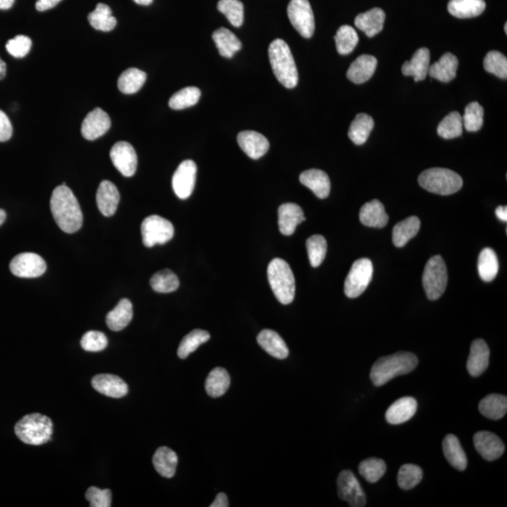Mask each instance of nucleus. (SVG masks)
Returning <instances> with one entry per match:
<instances>
[{
    "label": "nucleus",
    "mask_w": 507,
    "mask_h": 507,
    "mask_svg": "<svg viewBox=\"0 0 507 507\" xmlns=\"http://www.w3.org/2000/svg\"><path fill=\"white\" fill-rule=\"evenodd\" d=\"M437 132L445 139L459 138L463 132L462 116L459 112H451L440 121Z\"/></svg>",
    "instance_id": "46"
},
{
    "label": "nucleus",
    "mask_w": 507,
    "mask_h": 507,
    "mask_svg": "<svg viewBox=\"0 0 507 507\" xmlns=\"http://www.w3.org/2000/svg\"><path fill=\"white\" fill-rule=\"evenodd\" d=\"M133 304L128 299H123L106 316V324L114 332L121 331L129 325L133 318Z\"/></svg>",
    "instance_id": "31"
},
{
    "label": "nucleus",
    "mask_w": 507,
    "mask_h": 507,
    "mask_svg": "<svg viewBox=\"0 0 507 507\" xmlns=\"http://www.w3.org/2000/svg\"><path fill=\"white\" fill-rule=\"evenodd\" d=\"M213 39L219 54L228 59L233 57L242 48L240 40L228 28H221L214 31Z\"/></svg>",
    "instance_id": "35"
},
{
    "label": "nucleus",
    "mask_w": 507,
    "mask_h": 507,
    "mask_svg": "<svg viewBox=\"0 0 507 507\" xmlns=\"http://www.w3.org/2000/svg\"><path fill=\"white\" fill-rule=\"evenodd\" d=\"M483 107L477 101H473L466 106L464 116L462 117L463 127L468 132L479 131L483 126Z\"/></svg>",
    "instance_id": "50"
},
{
    "label": "nucleus",
    "mask_w": 507,
    "mask_h": 507,
    "mask_svg": "<svg viewBox=\"0 0 507 507\" xmlns=\"http://www.w3.org/2000/svg\"><path fill=\"white\" fill-rule=\"evenodd\" d=\"M268 53L277 79L286 89L295 88L299 74L288 43L284 40H274L269 46Z\"/></svg>",
    "instance_id": "3"
},
{
    "label": "nucleus",
    "mask_w": 507,
    "mask_h": 507,
    "mask_svg": "<svg viewBox=\"0 0 507 507\" xmlns=\"http://www.w3.org/2000/svg\"><path fill=\"white\" fill-rule=\"evenodd\" d=\"M457 68H459V60L457 57L453 54L446 53L440 57L439 62L430 66L428 74L440 82L448 83L456 77Z\"/></svg>",
    "instance_id": "28"
},
{
    "label": "nucleus",
    "mask_w": 507,
    "mask_h": 507,
    "mask_svg": "<svg viewBox=\"0 0 507 507\" xmlns=\"http://www.w3.org/2000/svg\"><path fill=\"white\" fill-rule=\"evenodd\" d=\"M474 443L478 453L489 462L499 459L505 453V445L502 440L489 431L475 433Z\"/></svg>",
    "instance_id": "16"
},
{
    "label": "nucleus",
    "mask_w": 507,
    "mask_h": 507,
    "mask_svg": "<svg viewBox=\"0 0 507 507\" xmlns=\"http://www.w3.org/2000/svg\"><path fill=\"white\" fill-rule=\"evenodd\" d=\"M6 72H7V66H6V63L0 59V80L6 77Z\"/></svg>",
    "instance_id": "61"
},
{
    "label": "nucleus",
    "mask_w": 507,
    "mask_h": 507,
    "mask_svg": "<svg viewBox=\"0 0 507 507\" xmlns=\"http://www.w3.org/2000/svg\"><path fill=\"white\" fill-rule=\"evenodd\" d=\"M211 335L204 330L196 329L185 335L179 344L178 349V356L181 359H186L188 356L196 352L202 344L210 340Z\"/></svg>",
    "instance_id": "42"
},
{
    "label": "nucleus",
    "mask_w": 507,
    "mask_h": 507,
    "mask_svg": "<svg viewBox=\"0 0 507 507\" xmlns=\"http://www.w3.org/2000/svg\"><path fill=\"white\" fill-rule=\"evenodd\" d=\"M17 438L30 445H42L51 440L53 422L40 413L28 414L14 427Z\"/></svg>",
    "instance_id": "4"
},
{
    "label": "nucleus",
    "mask_w": 507,
    "mask_h": 507,
    "mask_svg": "<svg viewBox=\"0 0 507 507\" xmlns=\"http://www.w3.org/2000/svg\"><path fill=\"white\" fill-rule=\"evenodd\" d=\"M96 201L98 208L103 216H114L120 202V193L118 188L109 181H104L98 188Z\"/></svg>",
    "instance_id": "22"
},
{
    "label": "nucleus",
    "mask_w": 507,
    "mask_h": 507,
    "mask_svg": "<svg viewBox=\"0 0 507 507\" xmlns=\"http://www.w3.org/2000/svg\"><path fill=\"white\" fill-rule=\"evenodd\" d=\"M196 171L198 167L195 162L185 160L174 173L172 187L179 199H187L192 195L196 184Z\"/></svg>",
    "instance_id": "13"
},
{
    "label": "nucleus",
    "mask_w": 507,
    "mask_h": 507,
    "mask_svg": "<svg viewBox=\"0 0 507 507\" xmlns=\"http://www.w3.org/2000/svg\"><path fill=\"white\" fill-rule=\"evenodd\" d=\"M374 128V121L369 115L358 114L350 124L349 138L355 145H363L369 139Z\"/></svg>",
    "instance_id": "38"
},
{
    "label": "nucleus",
    "mask_w": 507,
    "mask_h": 507,
    "mask_svg": "<svg viewBox=\"0 0 507 507\" xmlns=\"http://www.w3.org/2000/svg\"><path fill=\"white\" fill-rule=\"evenodd\" d=\"M268 280L274 296L281 303L289 304L295 297V278L285 260L274 259L268 265Z\"/></svg>",
    "instance_id": "5"
},
{
    "label": "nucleus",
    "mask_w": 507,
    "mask_h": 507,
    "mask_svg": "<svg viewBox=\"0 0 507 507\" xmlns=\"http://www.w3.org/2000/svg\"><path fill=\"white\" fill-rule=\"evenodd\" d=\"M201 89L196 87H187L176 92L170 98L169 106L174 110H182L195 106L201 99Z\"/></svg>",
    "instance_id": "45"
},
{
    "label": "nucleus",
    "mask_w": 507,
    "mask_h": 507,
    "mask_svg": "<svg viewBox=\"0 0 507 507\" xmlns=\"http://www.w3.org/2000/svg\"><path fill=\"white\" fill-rule=\"evenodd\" d=\"M484 68L486 71L496 75L502 79L507 77V59L505 55L498 51H491L484 60Z\"/></svg>",
    "instance_id": "52"
},
{
    "label": "nucleus",
    "mask_w": 507,
    "mask_h": 507,
    "mask_svg": "<svg viewBox=\"0 0 507 507\" xmlns=\"http://www.w3.org/2000/svg\"><path fill=\"white\" fill-rule=\"evenodd\" d=\"M13 135V126L8 116L0 110V142L8 141Z\"/></svg>",
    "instance_id": "56"
},
{
    "label": "nucleus",
    "mask_w": 507,
    "mask_h": 507,
    "mask_svg": "<svg viewBox=\"0 0 507 507\" xmlns=\"http://www.w3.org/2000/svg\"><path fill=\"white\" fill-rule=\"evenodd\" d=\"M108 345L106 335L98 331L86 333L81 339V347L86 352H98L104 350Z\"/></svg>",
    "instance_id": "53"
},
{
    "label": "nucleus",
    "mask_w": 507,
    "mask_h": 507,
    "mask_svg": "<svg viewBox=\"0 0 507 507\" xmlns=\"http://www.w3.org/2000/svg\"><path fill=\"white\" fill-rule=\"evenodd\" d=\"M230 385V377L227 370L216 367L208 374L205 382V389L211 398H220L225 395Z\"/></svg>",
    "instance_id": "34"
},
{
    "label": "nucleus",
    "mask_w": 507,
    "mask_h": 507,
    "mask_svg": "<svg viewBox=\"0 0 507 507\" xmlns=\"http://www.w3.org/2000/svg\"><path fill=\"white\" fill-rule=\"evenodd\" d=\"M152 462L159 474L163 477L171 478L176 473L178 456L172 449L163 446L156 450Z\"/></svg>",
    "instance_id": "33"
},
{
    "label": "nucleus",
    "mask_w": 507,
    "mask_h": 507,
    "mask_svg": "<svg viewBox=\"0 0 507 507\" xmlns=\"http://www.w3.org/2000/svg\"><path fill=\"white\" fill-rule=\"evenodd\" d=\"M499 271V262L494 249L484 248L478 257V272L481 279L491 282Z\"/></svg>",
    "instance_id": "41"
},
{
    "label": "nucleus",
    "mask_w": 507,
    "mask_h": 507,
    "mask_svg": "<svg viewBox=\"0 0 507 507\" xmlns=\"http://www.w3.org/2000/svg\"><path fill=\"white\" fill-rule=\"evenodd\" d=\"M86 499L91 503V507L111 506L112 494L109 489H100L91 486L86 492Z\"/></svg>",
    "instance_id": "55"
},
{
    "label": "nucleus",
    "mask_w": 507,
    "mask_h": 507,
    "mask_svg": "<svg viewBox=\"0 0 507 507\" xmlns=\"http://www.w3.org/2000/svg\"><path fill=\"white\" fill-rule=\"evenodd\" d=\"M92 387L97 392L109 398L121 399L128 394V385L120 377L112 374H99L91 381Z\"/></svg>",
    "instance_id": "17"
},
{
    "label": "nucleus",
    "mask_w": 507,
    "mask_h": 507,
    "mask_svg": "<svg viewBox=\"0 0 507 507\" xmlns=\"http://www.w3.org/2000/svg\"><path fill=\"white\" fill-rule=\"evenodd\" d=\"M489 349L483 339H477L471 345L470 355L467 362L468 372L478 377L485 372L489 364Z\"/></svg>",
    "instance_id": "23"
},
{
    "label": "nucleus",
    "mask_w": 507,
    "mask_h": 507,
    "mask_svg": "<svg viewBox=\"0 0 507 507\" xmlns=\"http://www.w3.org/2000/svg\"><path fill=\"white\" fill-rule=\"evenodd\" d=\"M506 27H507V25H506H506H505V31H506V33H507V28H506Z\"/></svg>",
    "instance_id": "64"
},
{
    "label": "nucleus",
    "mask_w": 507,
    "mask_h": 507,
    "mask_svg": "<svg viewBox=\"0 0 507 507\" xmlns=\"http://www.w3.org/2000/svg\"><path fill=\"white\" fill-rule=\"evenodd\" d=\"M430 62V50L425 48H419L410 62H406L402 66V74L406 77H413L416 82L425 80L428 74Z\"/></svg>",
    "instance_id": "21"
},
{
    "label": "nucleus",
    "mask_w": 507,
    "mask_h": 507,
    "mask_svg": "<svg viewBox=\"0 0 507 507\" xmlns=\"http://www.w3.org/2000/svg\"><path fill=\"white\" fill-rule=\"evenodd\" d=\"M507 399L506 396L492 394L483 399L479 403V411L486 418L499 420L506 416Z\"/></svg>",
    "instance_id": "37"
},
{
    "label": "nucleus",
    "mask_w": 507,
    "mask_h": 507,
    "mask_svg": "<svg viewBox=\"0 0 507 507\" xmlns=\"http://www.w3.org/2000/svg\"><path fill=\"white\" fill-rule=\"evenodd\" d=\"M447 281V268L445 260L440 256L431 257L423 274V286L428 299L438 300L445 294Z\"/></svg>",
    "instance_id": "7"
},
{
    "label": "nucleus",
    "mask_w": 507,
    "mask_h": 507,
    "mask_svg": "<svg viewBox=\"0 0 507 507\" xmlns=\"http://www.w3.org/2000/svg\"><path fill=\"white\" fill-rule=\"evenodd\" d=\"M230 506L227 495L225 494H219L217 495L216 500L210 506L211 507H228Z\"/></svg>",
    "instance_id": "58"
},
{
    "label": "nucleus",
    "mask_w": 507,
    "mask_h": 507,
    "mask_svg": "<svg viewBox=\"0 0 507 507\" xmlns=\"http://www.w3.org/2000/svg\"><path fill=\"white\" fill-rule=\"evenodd\" d=\"M147 80V74L141 69L130 68L121 74L118 80V88L123 94H134L140 91Z\"/></svg>",
    "instance_id": "40"
},
{
    "label": "nucleus",
    "mask_w": 507,
    "mask_h": 507,
    "mask_svg": "<svg viewBox=\"0 0 507 507\" xmlns=\"http://www.w3.org/2000/svg\"><path fill=\"white\" fill-rule=\"evenodd\" d=\"M136 4L147 6L152 4L153 0H134Z\"/></svg>",
    "instance_id": "62"
},
{
    "label": "nucleus",
    "mask_w": 507,
    "mask_h": 507,
    "mask_svg": "<svg viewBox=\"0 0 507 507\" xmlns=\"http://www.w3.org/2000/svg\"><path fill=\"white\" fill-rule=\"evenodd\" d=\"M417 411V401L411 396L399 399L390 406L385 414L387 422L392 425L403 424L413 418Z\"/></svg>",
    "instance_id": "25"
},
{
    "label": "nucleus",
    "mask_w": 507,
    "mask_h": 507,
    "mask_svg": "<svg viewBox=\"0 0 507 507\" xmlns=\"http://www.w3.org/2000/svg\"><path fill=\"white\" fill-rule=\"evenodd\" d=\"M112 163L124 177L135 175L138 169V155L134 147L128 142L121 141L116 143L110 150Z\"/></svg>",
    "instance_id": "14"
},
{
    "label": "nucleus",
    "mask_w": 507,
    "mask_h": 507,
    "mask_svg": "<svg viewBox=\"0 0 507 507\" xmlns=\"http://www.w3.org/2000/svg\"><path fill=\"white\" fill-rule=\"evenodd\" d=\"M423 471L419 466L414 464H405L399 469L398 474V484L404 491L413 489L421 482Z\"/></svg>",
    "instance_id": "51"
},
{
    "label": "nucleus",
    "mask_w": 507,
    "mask_h": 507,
    "mask_svg": "<svg viewBox=\"0 0 507 507\" xmlns=\"http://www.w3.org/2000/svg\"><path fill=\"white\" fill-rule=\"evenodd\" d=\"M306 220L302 208L294 203H285L278 208V225L283 235L291 236Z\"/></svg>",
    "instance_id": "19"
},
{
    "label": "nucleus",
    "mask_w": 507,
    "mask_h": 507,
    "mask_svg": "<svg viewBox=\"0 0 507 507\" xmlns=\"http://www.w3.org/2000/svg\"><path fill=\"white\" fill-rule=\"evenodd\" d=\"M62 0H38L36 2V9L39 11H45L50 10V9L56 7Z\"/></svg>",
    "instance_id": "57"
},
{
    "label": "nucleus",
    "mask_w": 507,
    "mask_h": 507,
    "mask_svg": "<svg viewBox=\"0 0 507 507\" xmlns=\"http://www.w3.org/2000/svg\"><path fill=\"white\" fill-rule=\"evenodd\" d=\"M421 223L418 217L411 216L398 223L393 230V243L396 247H403L407 243L419 233Z\"/></svg>",
    "instance_id": "36"
},
{
    "label": "nucleus",
    "mask_w": 507,
    "mask_h": 507,
    "mask_svg": "<svg viewBox=\"0 0 507 507\" xmlns=\"http://www.w3.org/2000/svg\"><path fill=\"white\" fill-rule=\"evenodd\" d=\"M338 492L341 500L346 501L352 507L366 506V495L355 475L350 471L341 472L338 478Z\"/></svg>",
    "instance_id": "11"
},
{
    "label": "nucleus",
    "mask_w": 507,
    "mask_h": 507,
    "mask_svg": "<svg viewBox=\"0 0 507 507\" xmlns=\"http://www.w3.org/2000/svg\"><path fill=\"white\" fill-rule=\"evenodd\" d=\"M443 454L455 469L459 471H464L467 468V457L459 439L453 434H448L442 442Z\"/></svg>",
    "instance_id": "30"
},
{
    "label": "nucleus",
    "mask_w": 507,
    "mask_h": 507,
    "mask_svg": "<svg viewBox=\"0 0 507 507\" xmlns=\"http://www.w3.org/2000/svg\"><path fill=\"white\" fill-rule=\"evenodd\" d=\"M486 9L485 0H450L448 11L457 18H473L483 13Z\"/></svg>",
    "instance_id": "32"
},
{
    "label": "nucleus",
    "mask_w": 507,
    "mask_h": 507,
    "mask_svg": "<svg viewBox=\"0 0 507 507\" xmlns=\"http://www.w3.org/2000/svg\"><path fill=\"white\" fill-rule=\"evenodd\" d=\"M418 358L413 353L396 352L378 359L373 364L370 379L375 386H381L396 377L413 372Z\"/></svg>",
    "instance_id": "2"
},
{
    "label": "nucleus",
    "mask_w": 507,
    "mask_h": 507,
    "mask_svg": "<svg viewBox=\"0 0 507 507\" xmlns=\"http://www.w3.org/2000/svg\"><path fill=\"white\" fill-rule=\"evenodd\" d=\"M386 472V464L382 459H367L359 465V473L369 483L378 482Z\"/></svg>",
    "instance_id": "49"
},
{
    "label": "nucleus",
    "mask_w": 507,
    "mask_h": 507,
    "mask_svg": "<svg viewBox=\"0 0 507 507\" xmlns=\"http://www.w3.org/2000/svg\"><path fill=\"white\" fill-rule=\"evenodd\" d=\"M16 0H0V10H9L13 6Z\"/></svg>",
    "instance_id": "60"
},
{
    "label": "nucleus",
    "mask_w": 507,
    "mask_h": 507,
    "mask_svg": "<svg viewBox=\"0 0 507 507\" xmlns=\"http://www.w3.org/2000/svg\"><path fill=\"white\" fill-rule=\"evenodd\" d=\"M337 50L342 56L352 53L359 42V37L355 28L350 26L344 25L339 28L335 36Z\"/></svg>",
    "instance_id": "44"
},
{
    "label": "nucleus",
    "mask_w": 507,
    "mask_h": 507,
    "mask_svg": "<svg viewBox=\"0 0 507 507\" xmlns=\"http://www.w3.org/2000/svg\"><path fill=\"white\" fill-rule=\"evenodd\" d=\"M238 144L249 157L257 160L267 153L270 143L264 135L255 131H243L237 136Z\"/></svg>",
    "instance_id": "18"
},
{
    "label": "nucleus",
    "mask_w": 507,
    "mask_h": 507,
    "mask_svg": "<svg viewBox=\"0 0 507 507\" xmlns=\"http://www.w3.org/2000/svg\"><path fill=\"white\" fill-rule=\"evenodd\" d=\"M378 60L370 55H362L352 63L347 69V77L355 84H363L372 77Z\"/></svg>",
    "instance_id": "24"
},
{
    "label": "nucleus",
    "mask_w": 507,
    "mask_h": 507,
    "mask_svg": "<svg viewBox=\"0 0 507 507\" xmlns=\"http://www.w3.org/2000/svg\"><path fill=\"white\" fill-rule=\"evenodd\" d=\"M88 19L92 28L104 33L114 30L117 26V19L112 16L111 9L104 3L97 5L96 9L89 14Z\"/></svg>",
    "instance_id": "39"
},
{
    "label": "nucleus",
    "mask_w": 507,
    "mask_h": 507,
    "mask_svg": "<svg viewBox=\"0 0 507 507\" xmlns=\"http://www.w3.org/2000/svg\"><path fill=\"white\" fill-rule=\"evenodd\" d=\"M52 214L60 230L75 233L83 224V213L77 198L65 184L55 188L50 201Z\"/></svg>",
    "instance_id": "1"
},
{
    "label": "nucleus",
    "mask_w": 507,
    "mask_h": 507,
    "mask_svg": "<svg viewBox=\"0 0 507 507\" xmlns=\"http://www.w3.org/2000/svg\"><path fill=\"white\" fill-rule=\"evenodd\" d=\"M373 264L369 259L356 260L345 280L344 291L347 297L357 298L364 294L373 277Z\"/></svg>",
    "instance_id": "8"
},
{
    "label": "nucleus",
    "mask_w": 507,
    "mask_h": 507,
    "mask_svg": "<svg viewBox=\"0 0 507 507\" xmlns=\"http://www.w3.org/2000/svg\"><path fill=\"white\" fill-rule=\"evenodd\" d=\"M307 253L312 267L317 268L323 262L327 253V242L321 235H313L306 240Z\"/></svg>",
    "instance_id": "48"
},
{
    "label": "nucleus",
    "mask_w": 507,
    "mask_h": 507,
    "mask_svg": "<svg viewBox=\"0 0 507 507\" xmlns=\"http://www.w3.org/2000/svg\"><path fill=\"white\" fill-rule=\"evenodd\" d=\"M6 216H7V214H6L5 211H3L2 208H0V225H1L3 223L5 222Z\"/></svg>",
    "instance_id": "63"
},
{
    "label": "nucleus",
    "mask_w": 507,
    "mask_h": 507,
    "mask_svg": "<svg viewBox=\"0 0 507 507\" xmlns=\"http://www.w3.org/2000/svg\"><path fill=\"white\" fill-rule=\"evenodd\" d=\"M289 21L303 38L309 39L315 31V18L308 0H291L288 7Z\"/></svg>",
    "instance_id": "10"
},
{
    "label": "nucleus",
    "mask_w": 507,
    "mask_h": 507,
    "mask_svg": "<svg viewBox=\"0 0 507 507\" xmlns=\"http://www.w3.org/2000/svg\"><path fill=\"white\" fill-rule=\"evenodd\" d=\"M143 243L147 247L156 245H165L174 236V227L169 220L159 216H150L141 224Z\"/></svg>",
    "instance_id": "9"
},
{
    "label": "nucleus",
    "mask_w": 507,
    "mask_h": 507,
    "mask_svg": "<svg viewBox=\"0 0 507 507\" xmlns=\"http://www.w3.org/2000/svg\"><path fill=\"white\" fill-rule=\"evenodd\" d=\"M301 184L309 188L317 198L324 199L328 198L331 190V182L328 175L320 169H309L303 171L300 175Z\"/></svg>",
    "instance_id": "20"
},
{
    "label": "nucleus",
    "mask_w": 507,
    "mask_h": 507,
    "mask_svg": "<svg viewBox=\"0 0 507 507\" xmlns=\"http://www.w3.org/2000/svg\"><path fill=\"white\" fill-rule=\"evenodd\" d=\"M220 13L225 17L234 27L239 28L245 19V8L240 0H220L217 4Z\"/></svg>",
    "instance_id": "47"
},
{
    "label": "nucleus",
    "mask_w": 507,
    "mask_h": 507,
    "mask_svg": "<svg viewBox=\"0 0 507 507\" xmlns=\"http://www.w3.org/2000/svg\"><path fill=\"white\" fill-rule=\"evenodd\" d=\"M385 21L384 11L379 8H374L366 13L359 14L355 18V26L364 31L367 37H374L384 30Z\"/></svg>",
    "instance_id": "27"
},
{
    "label": "nucleus",
    "mask_w": 507,
    "mask_h": 507,
    "mask_svg": "<svg viewBox=\"0 0 507 507\" xmlns=\"http://www.w3.org/2000/svg\"><path fill=\"white\" fill-rule=\"evenodd\" d=\"M257 339L260 346L269 355L280 360L288 357L289 353L288 347L277 332L269 329L263 330L257 335Z\"/></svg>",
    "instance_id": "29"
},
{
    "label": "nucleus",
    "mask_w": 507,
    "mask_h": 507,
    "mask_svg": "<svg viewBox=\"0 0 507 507\" xmlns=\"http://www.w3.org/2000/svg\"><path fill=\"white\" fill-rule=\"evenodd\" d=\"M111 127V120L103 109L95 108L86 116L81 133L87 140H95L103 136Z\"/></svg>",
    "instance_id": "15"
},
{
    "label": "nucleus",
    "mask_w": 507,
    "mask_h": 507,
    "mask_svg": "<svg viewBox=\"0 0 507 507\" xmlns=\"http://www.w3.org/2000/svg\"><path fill=\"white\" fill-rule=\"evenodd\" d=\"M359 218L362 224L369 228H382L387 225L389 216L384 206L378 199L367 202L361 208Z\"/></svg>",
    "instance_id": "26"
},
{
    "label": "nucleus",
    "mask_w": 507,
    "mask_h": 507,
    "mask_svg": "<svg viewBox=\"0 0 507 507\" xmlns=\"http://www.w3.org/2000/svg\"><path fill=\"white\" fill-rule=\"evenodd\" d=\"M150 286L153 291L159 294H170L179 289V280L172 271L165 269L153 274L150 279Z\"/></svg>",
    "instance_id": "43"
},
{
    "label": "nucleus",
    "mask_w": 507,
    "mask_h": 507,
    "mask_svg": "<svg viewBox=\"0 0 507 507\" xmlns=\"http://www.w3.org/2000/svg\"><path fill=\"white\" fill-rule=\"evenodd\" d=\"M10 270L17 277L36 278L45 274L46 263L39 255L21 253L11 260Z\"/></svg>",
    "instance_id": "12"
},
{
    "label": "nucleus",
    "mask_w": 507,
    "mask_h": 507,
    "mask_svg": "<svg viewBox=\"0 0 507 507\" xmlns=\"http://www.w3.org/2000/svg\"><path fill=\"white\" fill-rule=\"evenodd\" d=\"M420 186L428 192L440 196L453 195L462 189V177L447 169H430L425 170L419 176Z\"/></svg>",
    "instance_id": "6"
},
{
    "label": "nucleus",
    "mask_w": 507,
    "mask_h": 507,
    "mask_svg": "<svg viewBox=\"0 0 507 507\" xmlns=\"http://www.w3.org/2000/svg\"><path fill=\"white\" fill-rule=\"evenodd\" d=\"M495 214H496V216L501 221H507V208L506 206H499V207L495 210Z\"/></svg>",
    "instance_id": "59"
},
{
    "label": "nucleus",
    "mask_w": 507,
    "mask_h": 507,
    "mask_svg": "<svg viewBox=\"0 0 507 507\" xmlns=\"http://www.w3.org/2000/svg\"><path fill=\"white\" fill-rule=\"evenodd\" d=\"M33 42L30 38L25 35H18L13 39L9 40L6 45L8 53L14 57H24L30 53Z\"/></svg>",
    "instance_id": "54"
}]
</instances>
